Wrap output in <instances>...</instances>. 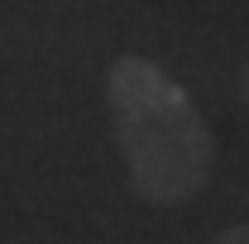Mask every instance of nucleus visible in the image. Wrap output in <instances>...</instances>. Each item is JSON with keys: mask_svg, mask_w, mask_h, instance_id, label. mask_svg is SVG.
<instances>
[{"mask_svg": "<svg viewBox=\"0 0 249 244\" xmlns=\"http://www.w3.org/2000/svg\"><path fill=\"white\" fill-rule=\"evenodd\" d=\"M106 91H110V120L134 192L154 206H178L196 196L211 177L216 144L192 96L158 62L134 53L115 58Z\"/></svg>", "mask_w": 249, "mask_h": 244, "instance_id": "f257e3e1", "label": "nucleus"}, {"mask_svg": "<svg viewBox=\"0 0 249 244\" xmlns=\"http://www.w3.org/2000/svg\"><path fill=\"white\" fill-rule=\"evenodd\" d=\"M211 244H249V225H230V230H220Z\"/></svg>", "mask_w": 249, "mask_h": 244, "instance_id": "f03ea898", "label": "nucleus"}, {"mask_svg": "<svg viewBox=\"0 0 249 244\" xmlns=\"http://www.w3.org/2000/svg\"><path fill=\"white\" fill-rule=\"evenodd\" d=\"M245 96H249V72H245Z\"/></svg>", "mask_w": 249, "mask_h": 244, "instance_id": "7ed1b4c3", "label": "nucleus"}]
</instances>
